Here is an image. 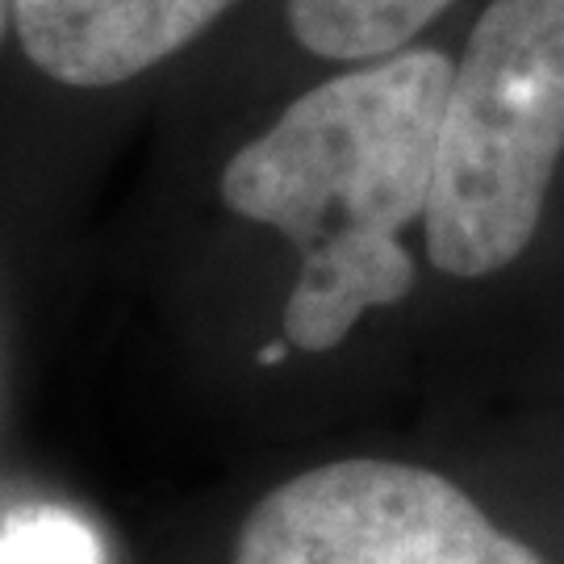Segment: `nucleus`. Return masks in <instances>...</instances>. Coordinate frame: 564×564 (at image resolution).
<instances>
[{"mask_svg": "<svg viewBox=\"0 0 564 564\" xmlns=\"http://www.w3.org/2000/svg\"><path fill=\"white\" fill-rule=\"evenodd\" d=\"M447 4L452 0H284V18L310 55L372 63L405 51Z\"/></svg>", "mask_w": 564, "mask_h": 564, "instance_id": "nucleus-5", "label": "nucleus"}, {"mask_svg": "<svg viewBox=\"0 0 564 564\" xmlns=\"http://www.w3.org/2000/svg\"><path fill=\"white\" fill-rule=\"evenodd\" d=\"M235 0H18L25 59L67 88H113L172 59Z\"/></svg>", "mask_w": 564, "mask_h": 564, "instance_id": "nucleus-4", "label": "nucleus"}, {"mask_svg": "<svg viewBox=\"0 0 564 564\" xmlns=\"http://www.w3.org/2000/svg\"><path fill=\"white\" fill-rule=\"evenodd\" d=\"M456 63L398 51L310 88L223 172V202L302 251L284 343L330 351L414 289L402 230L426 218Z\"/></svg>", "mask_w": 564, "mask_h": 564, "instance_id": "nucleus-1", "label": "nucleus"}, {"mask_svg": "<svg viewBox=\"0 0 564 564\" xmlns=\"http://www.w3.org/2000/svg\"><path fill=\"white\" fill-rule=\"evenodd\" d=\"M281 356H284V343H276V347H268V351H263L260 360H263V364H276Z\"/></svg>", "mask_w": 564, "mask_h": 564, "instance_id": "nucleus-8", "label": "nucleus"}, {"mask_svg": "<svg viewBox=\"0 0 564 564\" xmlns=\"http://www.w3.org/2000/svg\"><path fill=\"white\" fill-rule=\"evenodd\" d=\"M0 564H105L101 531L63 506H25L0 519Z\"/></svg>", "mask_w": 564, "mask_h": 564, "instance_id": "nucleus-6", "label": "nucleus"}, {"mask_svg": "<svg viewBox=\"0 0 564 564\" xmlns=\"http://www.w3.org/2000/svg\"><path fill=\"white\" fill-rule=\"evenodd\" d=\"M235 564H547L440 473L335 460L276 485L239 531Z\"/></svg>", "mask_w": 564, "mask_h": 564, "instance_id": "nucleus-3", "label": "nucleus"}, {"mask_svg": "<svg viewBox=\"0 0 564 564\" xmlns=\"http://www.w3.org/2000/svg\"><path fill=\"white\" fill-rule=\"evenodd\" d=\"M564 155V0H494L452 72L426 256L477 281L527 251Z\"/></svg>", "mask_w": 564, "mask_h": 564, "instance_id": "nucleus-2", "label": "nucleus"}, {"mask_svg": "<svg viewBox=\"0 0 564 564\" xmlns=\"http://www.w3.org/2000/svg\"><path fill=\"white\" fill-rule=\"evenodd\" d=\"M13 4H18V0H0V34H4V25L13 18Z\"/></svg>", "mask_w": 564, "mask_h": 564, "instance_id": "nucleus-7", "label": "nucleus"}]
</instances>
